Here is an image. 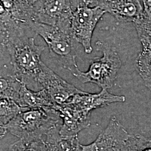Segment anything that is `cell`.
<instances>
[{
  "label": "cell",
  "mask_w": 151,
  "mask_h": 151,
  "mask_svg": "<svg viewBox=\"0 0 151 151\" xmlns=\"http://www.w3.org/2000/svg\"><path fill=\"white\" fill-rule=\"evenodd\" d=\"M6 45L12 70L17 78L29 89L40 90L39 79L47 66L41 59L46 47L36 45L34 38L22 32L9 38Z\"/></svg>",
  "instance_id": "obj_1"
},
{
  "label": "cell",
  "mask_w": 151,
  "mask_h": 151,
  "mask_svg": "<svg viewBox=\"0 0 151 151\" xmlns=\"http://www.w3.org/2000/svg\"><path fill=\"white\" fill-rule=\"evenodd\" d=\"M62 123L60 114L52 108L27 109L6 125L7 131L25 141L42 139L55 126Z\"/></svg>",
  "instance_id": "obj_2"
},
{
  "label": "cell",
  "mask_w": 151,
  "mask_h": 151,
  "mask_svg": "<svg viewBox=\"0 0 151 151\" xmlns=\"http://www.w3.org/2000/svg\"><path fill=\"white\" fill-rule=\"evenodd\" d=\"M96 49L102 53V56L92 58L86 72L78 68L72 74L82 83H92L108 90L113 86L122 62L116 48L108 43L98 41Z\"/></svg>",
  "instance_id": "obj_3"
},
{
  "label": "cell",
  "mask_w": 151,
  "mask_h": 151,
  "mask_svg": "<svg viewBox=\"0 0 151 151\" xmlns=\"http://www.w3.org/2000/svg\"><path fill=\"white\" fill-rule=\"evenodd\" d=\"M29 27L43 39L51 55L72 73L78 67L76 63L77 43L70 32L43 23L29 21Z\"/></svg>",
  "instance_id": "obj_4"
},
{
  "label": "cell",
  "mask_w": 151,
  "mask_h": 151,
  "mask_svg": "<svg viewBox=\"0 0 151 151\" xmlns=\"http://www.w3.org/2000/svg\"><path fill=\"white\" fill-rule=\"evenodd\" d=\"M105 13L97 6H81L73 12L70 19V34L77 43L82 45L87 54H90L92 51L93 33Z\"/></svg>",
  "instance_id": "obj_5"
},
{
  "label": "cell",
  "mask_w": 151,
  "mask_h": 151,
  "mask_svg": "<svg viewBox=\"0 0 151 151\" xmlns=\"http://www.w3.org/2000/svg\"><path fill=\"white\" fill-rule=\"evenodd\" d=\"M75 10L72 0H41L32 21L55 26L70 32V19Z\"/></svg>",
  "instance_id": "obj_6"
},
{
  "label": "cell",
  "mask_w": 151,
  "mask_h": 151,
  "mask_svg": "<svg viewBox=\"0 0 151 151\" xmlns=\"http://www.w3.org/2000/svg\"><path fill=\"white\" fill-rule=\"evenodd\" d=\"M130 134L115 116L97 138L87 145H80V151H123Z\"/></svg>",
  "instance_id": "obj_7"
},
{
  "label": "cell",
  "mask_w": 151,
  "mask_h": 151,
  "mask_svg": "<svg viewBox=\"0 0 151 151\" xmlns=\"http://www.w3.org/2000/svg\"><path fill=\"white\" fill-rule=\"evenodd\" d=\"M39 85L40 90L47 92L55 110L57 106L69 102L76 94L85 92L65 81L48 66L40 77Z\"/></svg>",
  "instance_id": "obj_8"
},
{
  "label": "cell",
  "mask_w": 151,
  "mask_h": 151,
  "mask_svg": "<svg viewBox=\"0 0 151 151\" xmlns=\"http://www.w3.org/2000/svg\"><path fill=\"white\" fill-rule=\"evenodd\" d=\"M56 110L62 120L59 133L62 138L78 136L81 130L91 125V111L76 108L68 103L57 106Z\"/></svg>",
  "instance_id": "obj_9"
},
{
  "label": "cell",
  "mask_w": 151,
  "mask_h": 151,
  "mask_svg": "<svg viewBox=\"0 0 151 151\" xmlns=\"http://www.w3.org/2000/svg\"><path fill=\"white\" fill-rule=\"evenodd\" d=\"M96 6L120 22H133L143 12L140 0H100Z\"/></svg>",
  "instance_id": "obj_10"
},
{
  "label": "cell",
  "mask_w": 151,
  "mask_h": 151,
  "mask_svg": "<svg viewBox=\"0 0 151 151\" xmlns=\"http://www.w3.org/2000/svg\"><path fill=\"white\" fill-rule=\"evenodd\" d=\"M126 97L123 95H114L108 92L107 89H102L97 93L87 92L77 93L68 103L76 108L91 112L94 109L103 108L113 103H124Z\"/></svg>",
  "instance_id": "obj_11"
},
{
  "label": "cell",
  "mask_w": 151,
  "mask_h": 151,
  "mask_svg": "<svg viewBox=\"0 0 151 151\" xmlns=\"http://www.w3.org/2000/svg\"><path fill=\"white\" fill-rule=\"evenodd\" d=\"M16 103L20 107L23 108H52L55 109L53 103L52 102L44 89L39 91H32L29 89L22 82Z\"/></svg>",
  "instance_id": "obj_12"
},
{
  "label": "cell",
  "mask_w": 151,
  "mask_h": 151,
  "mask_svg": "<svg viewBox=\"0 0 151 151\" xmlns=\"http://www.w3.org/2000/svg\"><path fill=\"white\" fill-rule=\"evenodd\" d=\"M61 124L49 130L42 139L47 151H80L81 144L78 136L71 138H62L60 136L59 130Z\"/></svg>",
  "instance_id": "obj_13"
},
{
  "label": "cell",
  "mask_w": 151,
  "mask_h": 151,
  "mask_svg": "<svg viewBox=\"0 0 151 151\" xmlns=\"http://www.w3.org/2000/svg\"><path fill=\"white\" fill-rule=\"evenodd\" d=\"M22 84L12 67L0 68V99L8 98L16 102Z\"/></svg>",
  "instance_id": "obj_14"
},
{
  "label": "cell",
  "mask_w": 151,
  "mask_h": 151,
  "mask_svg": "<svg viewBox=\"0 0 151 151\" xmlns=\"http://www.w3.org/2000/svg\"><path fill=\"white\" fill-rule=\"evenodd\" d=\"M27 108L20 107L15 100L5 98L0 99V123L6 125L16 115Z\"/></svg>",
  "instance_id": "obj_15"
},
{
  "label": "cell",
  "mask_w": 151,
  "mask_h": 151,
  "mask_svg": "<svg viewBox=\"0 0 151 151\" xmlns=\"http://www.w3.org/2000/svg\"><path fill=\"white\" fill-rule=\"evenodd\" d=\"M151 53L140 52L135 60L137 70L148 88L151 87Z\"/></svg>",
  "instance_id": "obj_16"
},
{
  "label": "cell",
  "mask_w": 151,
  "mask_h": 151,
  "mask_svg": "<svg viewBox=\"0 0 151 151\" xmlns=\"http://www.w3.org/2000/svg\"><path fill=\"white\" fill-rule=\"evenodd\" d=\"M8 151H47L42 139L25 141L20 139L9 147Z\"/></svg>",
  "instance_id": "obj_17"
},
{
  "label": "cell",
  "mask_w": 151,
  "mask_h": 151,
  "mask_svg": "<svg viewBox=\"0 0 151 151\" xmlns=\"http://www.w3.org/2000/svg\"><path fill=\"white\" fill-rule=\"evenodd\" d=\"M75 9L81 6L93 7L97 5L99 0H72Z\"/></svg>",
  "instance_id": "obj_18"
},
{
  "label": "cell",
  "mask_w": 151,
  "mask_h": 151,
  "mask_svg": "<svg viewBox=\"0 0 151 151\" xmlns=\"http://www.w3.org/2000/svg\"><path fill=\"white\" fill-rule=\"evenodd\" d=\"M7 132L8 131L7 130L6 125L0 123V139L3 138L5 136Z\"/></svg>",
  "instance_id": "obj_19"
},
{
  "label": "cell",
  "mask_w": 151,
  "mask_h": 151,
  "mask_svg": "<svg viewBox=\"0 0 151 151\" xmlns=\"http://www.w3.org/2000/svg\"><path fill=\"white\" fill-rule=\"evenodd\" d=\"M1 50H0V61H1V60L2 58V54H3V52ZM0 68H1V65H0Z\"/></svg>",
  "instance_id": "obj_20"
},
{
  "label": "cell",
  "mask_w": 151,
  "mask_h": 151,
  "mask_svg": "<svg viewBox=\"0 0 151 151\" xmlns=\"http://www.w3.org/2000/svg\"><path fill=\"white\" fill-rule=\"evenodd\" d=\"M99 1H100V0H99V1H98V2H99ZM97 3H98V2H97Z\"/></svg>",
  "instance_id": "obj_21"
}]
</instances>
